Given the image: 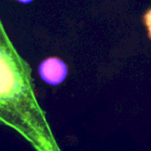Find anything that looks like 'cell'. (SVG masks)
Masks as SVG:
<instances>
[{
	"mask_svg": "<svg viewBox=\"0 0 151 151\" xmlns=\"http://www.w3.org/2000/svg\"><path fill=\"white\" fill-rule=\"evenodd\" d=\"M37 73L45 83L51 86H59L68 75V65L59 57H48L40 62Z\"/></svg>",
	"mask_w": 151,
	"mask_h": 151,
	"instance_id": "cell-2",
	"label": "cell"
},
{
	"mask_svg": "<svg viewBox=\"0 0 151 151\" xmlns=\"http://www.w3.org/2000/svg\"><path fill=\"white\" fill-rule=\"evenodd\" d=\"M142 21L147 30V36L151 40V7H149L144 13V15L142 17Z\"/></svg>",
	"mask_w": 151,
	"mask_h": 151,
	"instance_id": "cell-3",
	"label": "cell"
},
{
	"mask_svg": "<svg viewBox=\"0 0 151 151\" xmlns=\"http://www.w3.org/2000/svg\"><path fill=\"white\" fill-rule=\"evenodd\" d=\"M18 2H20V3H23V4H28V3H30V2H32L33 0H17Z\"/></svg>",
	"mask_w": 151,
	"mask_h": 151,
	"instance_id": "cell-4",
	"label": "cell"
},
{
	"mask_svg": "<svg viewBox=\"0 0 151 151\" xmlns=\"http://www.w3.org/2000/svg\"><path fill=\"white\" fill-rule=\"evenodd\" d=\"M0 123L37 151H59L36 96L31 67L19 54L0 20Z\"/></svg>",
	"mask_w": 151,
	"mask_h": 151,
	"instance_id": "cell-1",
	"label": "cell"
}]
</instances>
